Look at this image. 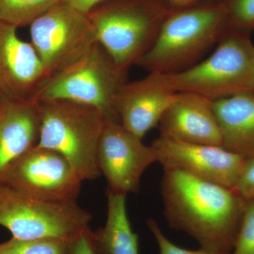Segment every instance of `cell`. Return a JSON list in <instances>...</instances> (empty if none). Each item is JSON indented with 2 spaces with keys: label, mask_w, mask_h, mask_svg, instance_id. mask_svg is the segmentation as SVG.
I'll list each match as a JSON object with an SVG mask.
<instances>
[{
  "label": "cell",
  "mask_w": 254,
  "mask_h": 254,
  "mask_svg": "<svg viewBox=\"0 0 254 254\" xmlns=\"http://www.w3.org/2000/svg\"><path fill=\"white\" fill-rule=\"evenodd\" d=\"M161 193L170 227L188 234L203 250L231 253L245 202L232 189L164 170Z\"/></svg>",
  "instance_id": "cell-1"
},
{
  "label": "cell",
  "mask_w": 254,
  "mask_h": 254,
  "mask_svg": "<svg viewBox=\"0 0 254 254\" xmlns=\"http://www.w3.org/2000/svg\"><path fill=\"white\" fill-rule=\"evenodd\" d=\"M229 28L226 1L174 9L153 46L136 65L149 73L180 72L198 63Z\"/></svg>",
  "instance_id": "cell-2"
},
{
  "label": "cell",
  "mask_w": 254,
  "mask_h": 254,
  "mask_svg": "<svg viewBox=\"0 0 254 254\" xmlns=\"http://www.w3.org/2000/svg\"><path fill=\"white\" fill-rule=\"evenodd\" d=\"M173 9L165 0H105L87 15L98 43L128 72L153 46Z\"/></svg>",
  "instance_id": "cell-3"
},
{
  "label": "cell",
  "mask_w": 254,
  "mask_h": 254,
  "mask_svg": "<svg viewBox=\"0 0 254 254\" xmlns=\"http://www.w3.org/2000/svg\"><path fill=\"white\" fill-rule=\"evenodd\" d=\"M37 102L40 114L37 145L63 155L82 181L99 177L98 145L108 119L104 114L94 107L68 100Z\"/></svg>",
  "instance_id": "cell-4"
},
{
  "label": "cell",
  "mask_w": 254,
  "mask_h": 254,
  "mask_svg": "<svg viewBox=\"0 0 254 254\" xmlns=\"http://www.w3.org/2000/svg\"><path fill=\"white\" fill-rule=\"evenodd\" d=\"M208 58L180 72L168 74L177 93L208 99L254 93V44L250 34L229 28Z\"/></svg>",
  "instance_id": "cell-5"
},
{
  "label": "cell",
  "mask_w": 254,
  "mask_h": 254,
  "mask_svg": "<svg viewBox=\"0 0 254 254\" xmlns=\"http://www.w3.org/2000/svg\"><path fill=\"white\" fill-rule=\"evenodd\" d=\"M127 73L97 42L79 59L52 76L34 100H68L94 107L107 118L118 120L114 102L127 82Z\"/></svg>",
  "instance_id": "cell-6"
},
{
  "label": "cell",
  "mask_w": 254,
  "mask_h": 254,
  "mask_svg": "<svg viewBox=\"0 0 254 254\" xmlns=\"http://www.w3.org/2000/svg\"><path fill=\"white\" fill-rule=\"evenodd\" d=\"M92 215L76 202L43 200L0 183V225L20 240L71 241L90 227Z\"/></svg>",
  "instance_id": "cell-7"
},
{
  "label": "cell",
  "mask_w": 254,
  "mask_h": 254,
  "mask_svg": "<svg viewBox=\"0 0 254 254\" xmlns=\"http://www.w3.org/2000/svg\"><path fill=\"white\" fill-rule=\"evenodd\" d=\"M30 35L50 78L79 59L98 42L88 15L63 1L30 25Z\"/></svg>",
  "instance_id": "cell-8"
},
{
  "label": "cell",
  "mask_w": 254,
  "mask_h": 254,
  "mask_svg": "<svg viewBox=\"0 0 254 254\" xmlns=\"http://www.w3.org/2000/svg\"><path fill=\"white\" fill-rule=\"evenodd\" d=\"M82 182L63 155L38 145L15 161L0 180L25 194L57 202H76Z\"/></svg>",
  "instance_id": "cell-9"
},
{
  "label": "cell",
  "mask_w": 254,
  "mask_h": 254,
  "mask_svg": "<svg viewBox=\"0 0 254 254\" xmlns=\"http://www.w3.org/2000/svg\"><path fill=\"white\" fill-rule=\"evenodd\" d=\"M158 162L156 151L128 131L118 119H107L98 149L100 171L115 193H136L142 175Z\"/></svg>",
  "instance_id": "cell-10"
},
{
  "label": "cell",
  "mask_w": 254,
  "mask_h": 254,
  "mask_svg": "<svg viewBox=\"0 0 254 254\" xmlns=\"http://www.w3.org/2000/svg\"><path fill=\"white\" fill-rule=\"evenodd\" d=\"M164 170H177L233 188L246 158L220 145L198 144L159 137L152 143Z\"/></svg>",
  "instance_id": "cell-11"
},
{
  "label": "cell",
  "mask_w": 254,
  "mask_h": 254,
  "mask_svg": "<svg viewBox=\"0 0 254 254\" xmlns=\"http://www.w3.org/2000/svg\"><path fill=\"white\" fill-rule=\"evenodd\" d=\"M168 74L150 72L145 77L126 82L114 102V111L121 125L143 138L158 127L162 117L175 99Z\"/></svg>",
  "instance_id": "cell-12"
},
{
  "label": "cell",
  "mask_w": 254,
  "mask_h": 254,
  "mask_svg": "<svg viewBox=\"0 0 254 254\" xmlns=\"http://www.w3.org/2000/svg\"><path fill=\"white\" fill-rule=\"evenodd\" d=\"M31 43L21 40L17 27L0 21V95L13 101H30L49 80Z\"/></svg>",
  "instance_id": "cell-13"
},
{
  "label": "cell",
  "mask_w": 254,
  "mask_h": 254,
  "mask_svg": "<svg viewBox=\"0 0 254 254\" xmlns=\"http://www.w3.org/2000/svg\"><path fill=\"white\" fill-rule=\"evenodd\" d=\"M160 137L222 146L221 131L213 100L193 93H178L158 125Z\"/></svg>",
  "instance_id": "cell-14"
},
{
  "label": "cell",
  "mask_w": 254,
  "mask_h": 254,
  "mask_svg": "<svg viewBox=\"0 0 254 254\" xmlns=\"http://www.w3.org/2000/svg\"><path fill=\"white\" fill-rule=\"evenodd\" d=\"M39 131L36 100L13 101L2 97L0 105V180L15 161L36 146Z\"/></svg>",
  "instance_id": "cell-15"
},
{
  "label": "cell",
  "mask_w": 254,
  "mask_h": 254,
  "mask_svg": "<svg viewBox=\"0 0 254 254\" xmlns=\"http://www.w3.org/2000/svg\"><path fill=\"white\" fill-rule=\"evenodd\" d=\"M223 148L246 158L254 156V93L213 101Z\"/></svg>",
  "instance_id": "cell-16"
},
{
  "label": "cell",
  "mask_w": 254,
  "mask_h": 254,
  "mask_svg": "<svg viewBox=\"0 0 254 254\" xmlns=\"http://www.w3.org/2000/svg\"><path fill=\"white\" fill-rule=\"evenodd\" d=\"M105 226L92 232L96 254H139L138 237L133 232L127 213L126 194L109 190Z\"/></svg>",
  "instance_id": "cell-17"
},
{
  "label": "cell",
  "mask_w": 254,
  "mask_h": 254,
  "mask_svg": "<svg viewBox=\"0 0 254 254\" xmlns=\"http://www.w3.org/2000/svg\"><path fill=\"white\" fill-rule=\"evenodd\" d=\"M62 0H0V21L16 27L30 26Z\"/></svg>",
  "instance_id": "cell-18"
},
{
  "label": "cell",
  "mask_w": 254,
  "mask_h": 254,
  "mask_svg": "<svg viewBox=\"0 0 254 254\" xmlns=\"http://www.w3.org/2000/svg\"><path fill=\"white\" fill-rule=\"evenodd\" d=\"M71 241L58 238L20 240L0 243V254H68Z\"/></svg>",
  "instance_id": "cell-19"
},
{
  "label": "cell",
  "mask_w": 254,
  "mask_h": 254,
  "mask_svg": "<svg viewBox=\"0 0 254 254\" xmlns=\"http://www.w3.org/2000/svg\"><path fill=\"white\" fill-rule=\"evenodd\" d=\"M229 27L251 34L254 31V0H227Z\"/></svg>",
  "instance_id": "cell-20"
},
{
  "label": "cell",
  "mask_w": 254,
  "mask_h": 254,
  "mask_svg": "<svg viewBox=\"0 0 254 254\" xmlns=\"http://www.w3.org/2000/svg\"><path fill=\"white\" fill-rule=\"evenodd\" d=\"M231 254H254V200H246Z\"/></svg>",
  "instance_id": "cell-21"
},
{
  "label": "cell",
  "mask_w": 254,
  "mask_h": 254,
  "mask_svg": "<svg viewBox=\"0 0 254 254\" xmlns=\"http://www.w3.org/2000/svg\"><path fill=\"white\" fill-rule=\"evenodd\" d=\"M147 225L156 240L160 254H231L214 253L202 248L199 250L194 251L185 250L169 240L153 219L147 220Z\"/></svg>",
  "instance_id": "cell-22"
},
{
  "label": "cell",
  "mask_w": 254,
  "mask_h": 254,
  "mask_svg": "<svg viewBox=\"0 0 254 254\" xmlns=\"http://www.w3.org/2000/svg\"><path fill=\"white\" fill-rule=\"evenodd\" d=\"M244 200H254V156L246 158L238 180L232 188Z\"/></svg>",
  "instance_id": "cell-23"
},
{
  "label": "cell",
  "mask_w": 254,
  "mask_h": 254,
  "mask_svg": "<svg viewBox=\"0 0 254 254\" xmlns=\"http://www.w3.org/2000/svg\"><path fill=\"white\" fill-rule=\"evenodd\" d=\"M90 227L70 242L68 254H96Z\"/></svg>",
  "instance_id": "cell-24"
},
{
  "label": "cell",
  "mask_w": 254,
  "mask_h": 254,
  "mask_svg": "<svg viewBox=\"0 0 254 254\" xmlns=\"http://www.w3.org/2000/svg\"><path fill=\"white\" fill-rule=\"evenodd\" d=\"M62 1L67 3L75 9L87 14L95 6L105 0H62Z\"/></svg>",
  "instance_id": "cell-25"
},
{
  "label": "cell",
  "mask_w": 254,
  "mask_h": 254,
  "mask_svg": "<svg viewBox=\"0 0 254 254\" xmlns=\"http://www.w3.org/2000/svg\"><path fill=\"white\" fill-rule=\"evenodd\" d=\"M174 9L187 7L190 5L194 4L198 0H165ZM211 1H225L227 0H211Z\"/></svg>",
  "instance_id": "cell-26"
},
{
  "label": "cell",
  "mask_w": 254,
  "mask_h": 254,
  "mask_svg": "<svg viewBox=\"0 0 254 254\" xmlns=\"http://www.w3.org/2000/svg\"><path fill=\"white\" fill-rule=\"evenodd\" d=\"M1 99H2V97H1V95H0V105H1Z\"/></svg>",
  "instance_id": "cell-27"
}]
</instances>
